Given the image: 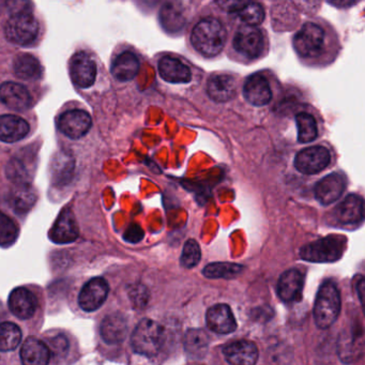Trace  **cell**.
Listing matches in <instances>:
<instances>
[{
  "instance_id": "obj_1",
  "label": "cell",
  "mask_w": 365,
  "mask_h": 365,
  "mask_svg": "<svg viewBox=\"0 0 365 365\" xmlns=\"http://www.w3.org/2000/svg\"><path fill=\"white\" fill-rule=\"evenodd\" d=\"M225 29L215 19H204L192 31L191 41L195 50L205 57H215L226 43Z\"/></svg>"
},
{
  "instance_id": "obj_2",
  "label": "cell",
  "mask_w": 365,
  "mask_h": 365,
  "mask_svg": "<svg viewBox=\"0 0 365 365\" xmlns=\"http://www.w3.org/2000/svg\"><path fill=\"white\" fill-rule=\"evenodd\" d=\"M341 312V297L336 285L327 281L318 290L314 305V319L318 328L327 329L334 324Z\"/></svg>"
},
{
  "instance_id": "obj_3",
  "label": "cell",
  "mask_w": 365,
  "mask_h": 365,
  "mask_svg": "<svg viewBox=\"0 0 365 365\" xmlns=\"http://www.w3.org/2000/svg\"><path fill=\"white\" fill-rule=\"evenodd\" d=\"M164 341L163 327L155 320L143 319L132 333V347L134 351L143 356H157L163 347Z\"/></svg>"
},
{
  "instance_id": "obj_4",
  "label": "cell",
  "mask_w": 365,
  "mask_h": 365,
  "mask_svg": "<svg viewBox=\"0 0 365 365\" xmlns=\"http://www.w3.org/2000/svg\"><path fill=\"white\" fill-rule=\"evenodd\" d=\"M347 247V239L341 235H332L314 241L301 249L300 257L311 262H333L343 256Z\"/></svg>"
},
{
  "instance_id": "obj_5",
  "label": "cell",
  "mask_w": 365,
  "mask_h": 365,
  "mask_svg": "<svg viewBox=\"0 0 365 365\" xmlns=\"http://www.w3.org/2000/svg\"><path fill=\"white\" fill-rule=\"evenodd\" d=\"M8 41L16 46H29L37 39L39 24L26 9L18 10L8 20L5 27Z\"/></svg>"
},
{
  "instance_id": "obj_6",
  "label": "cell",
  "mask_w": 365,
  "mask_h": 365,
  "mask_svg": "<svg viewBox=\"0 0 365 365\" xmlns=\"http://www.w3.org/2000/svg\"><path fill=\"white\" fill-rule=\"evenodd\" d=\"M324 42V31L318 25L307 23L294 36V48L300 56L313 58L322 54Z\"/></svg>"
},
{
  "instance_id": "obj_7",
  "label": "cell",
  "mask_w": 365,
  "mask_h": 365,
  "mask_svg": "<svg viewBox=\"0 0 365 365\" xmlns=\"http://www.w3.org/2000/svg\"><path fill=\"white\" fill-rule=\"evenodd\" d=\"M232 44L235 50L243 56L250 59L258 58L264 51V36L257 27L243 25L236 31Z\"/></svg>"
},
{
  "instance_id": "obj_8",
  "label": "cell",
  "mask_w": 365,
  "mask_h": 365,
  "mask_svg": "<svg viewBox=\"0 0 365 365\" xmlns=\"http://www.w3.org/2000/svg\"><path fill=\"white\" fill-rule=\"evenodd\" d=\"M331 155L328 149L322 146L303 149L294 159V166L305 175L318 174L330 164Z\"/></svg>"
},
{
  "instance_id": "obj_9",
  "label": "cell",
  "mask_w": 365,
  "mask_h": 365,
  "mask_svg": "<svg viewBox=\"0 0 365 365\" xmlns=\"http://www.w3.org/2000/svg\"><path fill=\"white\" fill-rule=\"evenodd\" d=\"M70 76L76 86L89 88L97 78V66L86 53H78L70 61Z\"/></svg>"
},
{
  "instance_id": "obj_10",
  "label": "cell",
  "mask_w": 365,
  "mask_h": 365,
  "mask_svg": "<svg viewBox=\"0 0 365 365\" xmlns=\"http://www.w3.org/2000/svg\"><path fill=\"white\" fill-rule=\"evenodd\" d=\"M108 284L102 277L91 279L81 290L78 304L85 312H93L99 309L108 298Z\"/></svg>"
},
{
  "instance_id": "obj_11",
  "label": "cell",
  "mask_w": 365,
  "mask_h": 365,
  "mask_svg": "<svg viewBox=\"0 0 365 365\" xmlns=\"http://www.w3.org/2000/svg\"><path fill=\"white\" fill-rule=\"evenodd\" d=\"M58 128L68 138L78 140L91 130V117L84 110H68L59 118Z\"/></svg>"
},
{
  "instance_id": "obj_12",
  "label": "cell",
  "mask_w": 365,
  "mask_h": 365,
  "mask_svg": "<svg viewBox=\"0 0 365 365\" xmlns=\"http://www.w3.org/2000/svg\"><path fill=\"white\" fill-rule=\"evenodd\" d=\"M0 101L16 112H24L33 106L29 91L23 85L14 82L4 83L0 86Z\"/></svg>"
},
{
  "instance_id": "obj_13",
  "label": "cell",
  "mask_w": 365,
  "mask_h": 365,
  "mask_svg": "<svg viewBox=\"0 0 365 365\" xmlns=\"http://www.w3.org/2000/svg\"><path fill=\"white\" fill-rule=\"evenodd\" d=\"M346 178L339 173H333L322 178L316 185L315 197L322 205L333 204L345 191Z\"/></svg>"
},
{
  "instance_id": "obj_14",
  "label": "cell",
  "mask_w": 365,
  "mask_h": 365,
  "mask_svg": "<svg viewBox=\"0 0 365 365\" xmlns=\"http://www.w3.org/2000/svg\"><path fill=\"white\" fill-rule=\"evenodd\" d=\"M243 95L250 104L255 106H267L272 98L268 80L262 73L253 74L247 78Z\"/></svg>"
},
{
  "instance_id": "obj_15",
  "label": "cell",
  "mask_w": 365,
  "mask_h": 365,
  "mask_svg": "<svg viewBox=\"0 0 365 365\" xmlns=\"http://www.w3.org/2000/svg\"><path fill=\"white\" fill-rule=\"evenodd\" d=\"M206 322L208 328L219 334H228L237 329L234 314L226 304H217L210 307L207 312Z\"/></svg>"
},
{
  "instance_id": "obj_16",
  "label": "cell",
  "mask_w": 365,
  "mask_h": 365,
  "mask_svg": "<svg viewBox=\"0 0 365 365\" xmlns=\"http://www.w3.org/2000/svg\"><path fill=\"white\" fill-rule=\"evenodd\" d=\"M237 81L228 74H217L209 78L207 93L213 101L224 103L234 99L237 95Z\"/></svg>"
},
{
  "instance_id": "obj_17",
  "label": "cell",
  "mask_w": 365,
  "mask_h": 365,
  "mask_svg": "<svg viewBox=\"0 0 365 365\" xmlns=\"http://www.w3.org/2000/svg\"><path fill=\"white\" fill-rule=\"evenodd\" d=\"M223 354L232 365H255L258 360L257 347L249 341H234L224 348Z\"/></svg>"
},
{
  "instance_id": "obj_18",
  "label": "cell",
  "mask_w": 365,
  "mask_h": 365,
  "mask_svg": "<svg viewBox=\"0 0 365 365\" xmlns=\"http://www.w3.org/2000/svg\"><path fill=\"white\" fill-rule=\"evenodd\" d=\"M51 239L58 245L73 242L78 237V227L73 212L65 209L53 226L50 234Z\"/></svg>"
},
{
  "instance_id": "obj_19",
  "label": "cell",
  "mask_w": 365,
  "mask_h": 365,
  "mask_svg": "<svg viewBox=\"0 0 365 365\" xmlns=\"http://www.w3.org/2000/svg\"><path fill=\"white\" fill-rule=\"evenodd\" d=\"M9 309L16 317L29 319L35 315L37 299L31 290L23 287L16 288L10 294Z\"/></svg>"
},
{
  "instance_id": "obj_20",
  "label": "cell",
  "mask_w": 365,
  "mask_h": 365,
  "mask_svg": "<svg viewBox=\"0 0 365 365\" xmlns=\"http://www.w3.org/2000/svg\"><path fill=\"white\" fill-rule=\"evenodd\" d=\"M303 284L304 279L302 273L297 269H290L279 277L277 294L284 302H294L302 294Z\"/></svg>"
},
{
  "instance_id": "obj_21",
  "label": "cell",
  "mask_w": 365,
  "mask_h": 365,
  "mask_svg": "<svg viewBox=\"0 0 365 365\" xmlns=\"http://www.w3.org/2000/svg\"><path fill=\"white\" fill-rule=\"evenodd\" d=\"M159 73L166 82L172 84H187L191 82L192 72L182 61L165 56L160 61Z\"/></svg>"
},
{
  "instance_id": "obj_22",
  "label": "cell",
  "mask_w": 365,
  "mask_h": 365,
  "mask_svg": "<svg viewBox=\"0 0 365 365\" xmlns=\"http://www.w3.org/2000/svg\"><path fill=\"white\" fill-rule=\"evenodd\" d=\"M364 351V339L362 331H345L339 339V356L345 363L359 360Z\"/></svg>"
},
{
  "instance_id": "obj_23",
  "label": "cell",
  "mask_w": 365,
  "mask_h": 365,
  "mask_svg": "<svg viewBox=\"0 0 365 365\" xmlns=\"http://www.w3.org/2000/svg\"><path fill=\"white\" fill-rule=\"evenodd\" d=\"M29 133L26 120L14 115L0 116V140L4 143H16Z\"/></svg>"
},
{
  "instance_id": "obj_24",
  "label": "cell",
  "mask_w": 365,
  "mask_h": 365,
  "mask_svg": "<svg viewBox=\"0 0 365 365\" xmlns=\"http://www.w3.org/2000/svg\"><path fill=\"white\" fill-rule=\"evenodd\" d=\"M363 205L364 202L361 196L350 194L335 208V217L341 224L359 223L364 217Z\"/></svg>"
},
{
  "instance_id": "obj_25",
  "label": "cell",
  "mask_w": 365,
  "mask_h": 365,
  "mask_svg": "<svg viewBox=\"0 0 365 365\" xmlns=\"http://www.w3.org/2000/svg\"><path fill=\"white\" fill-rule=\"evenodd\" d=\"M21 360L23 365H48L50 349L40 339L29 337L21 348Z\"/></svg>"
},
{
  "instance_id": "obj_26",
  "label": "cell",
  "mask_w": 365,
  "mask_h": 365,
  "mask_svg": "<svg viewBox=\"0 0 365 365\" xmlns=\"http://www.w3.org/2000/svg\"><path fill=\"white\" fill-rule=\"evenodd\" d=\"M128 334V322L120 314H112L101 324L102 339L108 344L121 343Z\"/></svg>"
},
{
  "instance_id": "obj_27",
  "label": "cell",
  "mask_w": 365,
  "mask_h": 365,
  "mask_svg": "<svg viewBox=\"0 0 365 365\" xmlns=\"http://www.w3.org/2000/svg\"><path fill=\"white\" fill-rule=\"evenodd\" d=\"M140 61L131 52H125L115 59L112 66V74L119 82H129L138 76Z\"/></svg>"
},
{
  "instance_id": "obj_28",
  "label": "cell",
  "mask_w": 365,
  "mask_h": 365,
  "mask_svg": "<svg viewBox=\"0 0 365 365\" xmlns=\"http://www.w3.org/2000/svg\"><path fill=\"white\" fill-rule=\"evenodd\" d=\"M210 337L202 329H190L185 336V349L193 359H202L208 352Z\"/></svg>"
},
{
  "instance_id": "obj_29",
  "label": "cell",
  "mask_w": 365,
  "mask_h": 365,
  "mask_svg": "<svg viewBox=\"0 0 365 365\" xmlns=\"http://www.w3.org/2000/svg\"><path fill=\"white\" fill-rule=\"evenodd\" d=\"M74 160L70 153H56L52 164H51V175L52 180L56 185H66L71 179L74 170Z\"/></svg>"
},
{
  "instance_id": "obj_30",
  "label": "cell",
  "mask_w": 365,
  "mask_h": 365,
  "mask_svg": "<svg viewBox=\"0 0 365 365\" xmlns=\"http://www.w3.org/2000/svg\"><path fill=\"white\" fill-rule=\"evenodd\" d=\"M160 20L162 26L170 33L180 31L185 23V10L181 7V4L166 3L160 12Z\"/></svg>"
},
{
  "instance_id": "obj_31",
  "label": "cell",
  "mask_w": 365,
  "mask_h": 365,
  "mask_svg": "<svg viewBox=\"0 0 365 365\" xmlns=\"http://www.w3.org/2000/svg\"><path fill=\"white\" fill-rule=\"evenodd\" d=\"M36 200L37 195L31 185H16L10 194V204L19 213H25L31 210Z\"/></svg>"
},
{
  "instance_id": "obj_32",
  "label": "cell",
  "mask_w": 365,
  "mask_h": 365,
  "mask_svg": "<svg viewBox=\"0 0 365 365\" xmlns=\"http://www.w3.org/2000/svg\"><path fill=\"white\" fill-rule=\"evenodd\" d=\"M14 68L16 76L22 80L35 81L41 78V65L33 55H19L14 61Z\"/></svg>"
},
{
  "instance_id": "obj_33",
  "label": "cell",
  "mask_w": 365,
  "mask_h": 365,
  "mask_svg": "<svg viewBox=\"0 0 365 365\" xmlns=\"http://www.w3.org/2000/svg\"><path fill=\"white\" fill-rule=\"evenodd\" d=\"M245 270L242 266L230 262H215L205 267L204 275L209 279H234Z\"/></svg>"
},
{
  "instance_id": "obj_34",
  "label": "cell",
  "mask_w": 365,
  "mask_h": 365,
  "mask_svg": "<svg viewBox=\"0 0 365 365\" xmlns=\"http://www.w3.org/2000/svg\"><path fill=\"white\" fill-rule=\"evenodd\" d=\"M22 339L21 329L14 322L0 324V350L11 351L16 349Z\"/></svg>"
},
{
  "instance_id": "obj_35",
  "label": "cell",
  "mask_w": 365,
  "mask_h": 365,
  "mask_svg": "<svg viewBox=\"0 0 365 365\" xmlns=\"http://www.w3.org/2000/svg\"><path fill=\"white\" fill-rule=\"evenodd\" d=\"M6 175L16 185H29L31 182V175L29 165L19 157L10 160L6 168Z\"/></svg>"
},
{
  "instance_id": "obj_36",
  "label": "cell",
  "mask_w": 365,
  "mask_h": 365,
  "mask_svg": "<svg viewBox=\"0 0 365 365\" xmlns=\"http://www.w3.org/2000/svg\"><path fill=\"white\" fill-rule=\"evenodd\" d=\"M298 127V140L301 144L313 142L317 138V123L312 115L300 113L296 116Z\"/></svg>"
},
{
  "instance_id": "obj_37",
  "label": "cell",
  "mask_w": 365,
  "mask_h": 365,
  "mask_svg": "<svg viewBox=\"0 0 365 365\" xmlns=\"http://www.w3.org/2000/svg\"><path fill=\"white\" fill-rule=\"evenodd\" d=\"M237 14L247 26L256 27L262 24L264 19V10L262 6L257 3H250V1H245L243 7Z\"/></svg>"
},
{
  "instance_id": "obj_38",
  "label": "cell",
  "mask_w": 365,
  "mask_h": 365,
  "mask_svg": "<svg viewBox=\"0 0 365 365\" xmlns=\"http://www.w3.org/2000/svg\"><path fill=\"white\" fill-rule=\"evenodd\" d=\"M19 230L14 222L5 213L0 212V245H11L18 238Z\"/></svg>"
},
{
  "instance_id": "obj_39",
  "label": "cell",
  "mask_w": 365,
  "mask_h": 365,
  "mask_svg": "<svg viewBox=\"0 0 365 365\" xmlns=\"http://www.w3.org/2000/svg\"><path fill=\"white\" fill-rule=\"evenodd\" d=\"M202 257L200 245L193 239H190L185 242L183 247L182 254H181V264L185 268H193L197 266Z\"/></svg>"
},
{
  "instance_id": "obj_40",
  "label": "cell",
  "mask_w": 365,
  "mask_h": 365,
  "mask_svg": "<svg viewBox=\"0 0 365 365\" xmlns=\"http://www.w3.org/2000/svg\"><path fill=\"white\" fill-rule=\"evenodd\" d=\"M131 298L134 304L138 307H144L148 301V292L145 286H136L132 289Z\"/></svg>"
},
{
  "instance_id": "obj_41",
  "label": "cell",
  "mask_w": 365,
  "mask_h": 365,
  "mask_svg": "<svg viewBox=\"0 0 365 365\" xmlns=\"http://www.w3.org/2000/svg\"><path fill=\"white\" fill-rule=\"evenodd\" d=\"M143 237H144V232H143L142 228L136 225V224L130 226L125 234V240L132 243L138 242V241L142 240Z\"/></svg>"
},
{
  "instance_id": "obj_42",
  "label": "cell",
  "mask_w": 365,
  "mask_h": 365,
  "mask_svg": "<svg viewBox=\"0 0 365 365\" xmlns=\"http://www.w3.org/2000/svg\"><path fill=\"white\" fill-rule=\"evenodd\" d=\"M52 345H54V350L58 354H63V351L68 349L67 339L63 336L56 337L54 339V343L52 341Z\"/></svg>"
},
{
  "instance_id": "obj_43",
  "label": "cell",
  "mask_w": 365,
  "mask_h": 365,
  "mask_svg": "<svg viewBox=\"0 0 365 365\" xmlns=\"http://www.w3.org/2000/svg\"><path fill=\"white\" fill-rule=\"evenodd\" d=\"M356 287H358L359 297H360L361 301H362L363 287H364V281H363L362 277H360V279H359V285Z\"/></svg>"
},
{
  "instance_id": "obj_44",
  "label": "cell",
  "mask_w": 365,
  "mask_h": 365,
  "mask_svg": "<svg viewBox=\"0 0 365 365\" xmlns=\"http://www.w3.org/2000/svg\"><path fill=\"white\" fill-rule=\"evenodd\" d=\"M354 1L352 3H349V1H345V3H341V1H339V3H332V5L337 6V7H339V6H351L354 5Z\"/></svg>"
}]
</instances>
